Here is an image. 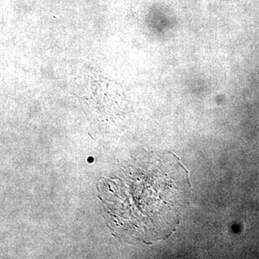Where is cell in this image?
<instances>
[{
	"label": "cell",
	"mask_w": 259,
	"mask_h": 259,
	"mask_svg": "<svg viewBox=\"0 0 259 259\" xmlns=\"http://www.w3.org/2000/svg\"><path fill=\"white\" fill-rule=\"evenodd\" d=\"M107 225L117 238L152 244L176 231L190 204L189 171L173 153L134 158L98 187Z\"/></svg>",
	"instance_id": "6da1fadb"
}]
</instances>
